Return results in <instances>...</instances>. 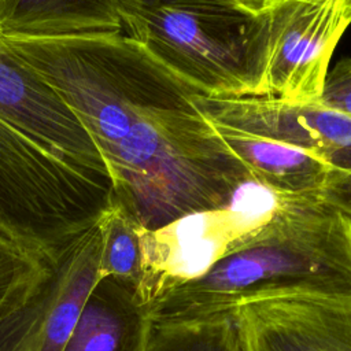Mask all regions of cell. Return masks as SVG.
<instances>
[{
	"label": "cell",
	"instance_id": "cell-1",
	"mask_svg": "<svg viewBox=\"0 0 351 351\" xmlns=\"http://www.w3.org/2000/svg\"><path fill=\"white\" fill-rule=\"evenodd\" d=\"M0 51L74 112L108 167L114 203L141 229L228 210L256 184L196 108L202 92L122 32L0 36Z\"/></svg>",
	"mask_w": 351,
	"mask_h": 351
},
{
	"label": "cell",
	"instance_id": "cell-2",
	"mask_svg": "<svg viewBox=\"0 0 351 351\" xmlns=\"http://www.w3.org/2000/svg\"><path fill=\"white\" fill-rule=\"evenodd\" d=\"M292 293L351 295V219L319 195H274L262 222L147 310L152 322L185 319Z\"/></svg>",
	"mask_w": 351,
	"mask_h": 351
},
{
	"label": "cell",
	"instance_id": "cell-3",
	"mask_svg": "<svg viewBox=\"0 0 351 351\" xmlns=\"http://www.w3.org/2000/svg\"><path fill=\"white\" fill-rule=\"evenodd\" d=\"M122 33L203 95L266 96L267 11L234 3L186 4L121 16Z\"/></svg>",
	"mask_w": 351,
	"mask_h": 351
},
{
	"label": "cell",
	"instance_id": "cell-4",
	"mask_svg": "<svg viewBox=\"0 0 351 351\" xmlns=\"http://www.w3.org/2000/svg\"><path fill=\"white\" fill-rule=\"evenodd\" d=\"M107 171L64 158L0 115V233L51 256L111 207Z\"/></svg>",
	"mask_w": 351,
	"mask_h": 351
},
{
	"label": "cell",
	"instance_id": "cell-5",
	"mask_svg": "<svg viewBox=\"0 0 351 351\" xmlns=\"http://www.w3.org/2000/svg\"><path fill=\"white\" fill-rule=\"evenodd\" d=\"M99 219L59 252L0 308V351H62L99 278Z\"/></svg>",
	"mask_w": 351,
	"mask_h": 351
},
{
	"label": "cell",
	"instance_id": "cell-6",
	"mask_svg": "<svg viewBox=\"0 0 351 351\" xmlns=\"http://www.w3.org/2000/svg\"><path fill=\"white\" fill-rule=\"evenodd\" d=\"M267 15L266 96L319 101L333 49L351 23L347 0H284Z\"/></svg>",
	"mask_w": 351,
	"mask_h": 351
},
{
	"label": "cell",
	"instance_id": "cell-7",
	"mask_svg": "<svg viewBox=\"0 0 351 351\" xmlns=\"http://www.w3.org/2000/svg\"><path fill=\"white\" fill-rule=\"evenodd\" d=\"M192 100L213 123L292 145L317 155L337 170H351V117L319 101L203 93L193 95Z\"/></svg>",
	"mask_w": 351,
	"mask_h": 351
},
{
	"label": "cell",
	"instance_id": "cell-8",
	"mask_svg": "<svg viewBox=\"0 0 351 351\" xmlns=\"http://www.w3.org/2000/svg\"><path fill=\"white\" fill-rule=\"evenodd\" d=\"M233 310L240 351H351V295L270 296Z\"/></svg>",
	"mask_w": 351,
	"mask_h": 351
},
{
	"label": "cell",
	"instance_id": "cell-9",
	"mask_svg": "<svg viewBox=\"0 0 351 351\" xmlns=\"http://www.w3.org/2000/svg\"><path fill=\"white\" fill-rule=\"evenodd\" d=\"M0 115L53 152L108 173L96 144L67 104L1 51Z\"/></svg>",
	"mask_w": 351,
	"mask_h": 351
},
{
	"label": "cell",
	"instance_id": "cell-10",
	"mask_svg": "<svg viewBox=\"0 0 351 351\" xmlns=\"http://www.w3.org/2000/svg\"><path fill=\"white\" fill-rule=\"evenodd\" d=\"M149 328L136 287L114 276L99 277L62 351H145Z\"/></svg>",
	"mask_w": 351,
	"mask_h": 351
},
{
	"label": "cell",
	"instance_id": "cell-11",
	"mask_svg": "<svg viewBox=\"0 0 351 351\" xmlns=\"http://www.w3.org/2000/svg\"><path fill=\"white\" fill-rule=\"evenodd\" d=\"M213 126L255 182L273 195H319L335 170L317 155L292 145L217 123Z\"/></svg>",
	"mask_w": 351,
	"mask_h": 351
},
{
	"label": "cell",
	"instance_id": "cell-12",
	"mask_svg": "<svg viewBox=\"0 0 351 351\" xmlns=\"http://www.w3.org/2000/svg\"><path fill=\"white\" fill-rule=\"evenodd\" d=\"M122 32L115 0H0V36L56 38Z\"/></svg>",
	"mask_w": 351,
	"mask_h": 351
},
{
	"label": "cell",
	"instance_id": "cell-13",
	"mask_svg": "<svg viewBox=\"0 0 351 351\" xmlns=\"http://www.w3.org/2000/svg\"><path fill=\"white\" fill-rule=\"evenodd\" d=\"M145 351H240L234 310L185 319L151 321Z\"/></svg>",
	"mask_w": 351,
	"mask_h": 351
},
{
	"label": "cell",
	"instance_id": "cell-14",
	"mask_svg": "<svg viewBox=\"0 0 351 351\" xmlns=\"http://www.w3.org/2000/svg\"><path fill=\"white\" fill-rule=\"evenodd\" d=\"M99 225L101 232L99 277L114 276L137 289L143 276V229L114 202L99 218Z\"/></svg>",
	"mask_w": 351,
	"mask_h": 351
},
{
	"label": "cell",
	"instance_id": "cell-15",
	"mask_svg": "<svg viewBox=\"0 0 351 351\" xmlns=\"http://www.w3.org/2000/svg\"><path fill=\"white\" fill-rule=\"evenodd\" d=\"M44 258L0 233V308L43 269Z\"/></svg>",
	"mask_w": 351,
	"mask_h": 351
},
{
	"label": "cell",
	"instance_id": "cell-16",
	"mask_svg": "<svg viewBox=\"0 0 351 351\" xmlns=\"http://www.w3.org/2000/svg\"><path fill=\"white\" fill-rule=\"evenodd\" d=\"M319 103L351 117V56L328 70Z\"/></svg>",
	"mask_w": 351,
	"mask_h": 351
},
{
	"label": "cell",
	"instance_id": "cell-17",
	"mask_svg": "<svg viewBox=\"0 0 351 351\" xmlns=\"http://www.w3.org/2000/svg\"><path fill=\"white\" fill-rule=\"evenodd\" d=\"M319 196L351 219V170L335 169Z\"/></svg>",
	"mask_w": 351,
	"mask_h": 351
},
{
	"label": "cell",
	"instance_id": "cell-18",
	"mask_svg": "<svg viewBox=\"0 0 351 351\" xmlns=\"http://www.w3.org/2000/svg\"><path fill=\"white\" fill-rule=\"evenodd\" d=\"M204 3L228 4V3H234V0H115L119 18L125 15H133V14L155 10V8L180 7L186 4H204Z\"/></svg>",
	"mask_w": 351,
	"mask_h": 351
},
{
	"label": "cell",
	"instance_id": "cell-19",
	"mask_svg": "<svg viewBox=\"0 0 351 351\" xmlns=\"http://www.w3.org/2000/svg\"><path fill=\"white\" fill-rule=\"evenodd\" d=\"M284 0H234V3L245 11L252 14H262ZM347 10L351 19V0H347Z\"/></svg>",
	"mask_w": 351,
	"mask_h": 351
}]
</instances>
